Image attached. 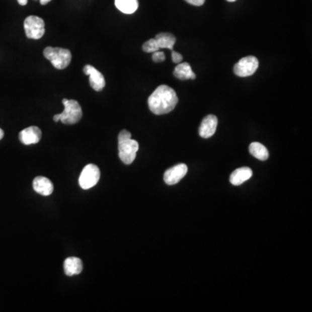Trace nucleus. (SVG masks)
I'll return each mask as SVG.
<instances>
[{
    "mask_svg": "<svg viewBox=\"0 0 312 312\" xmlns=\"http://www.w3.org/2000/svg\"><path fill=\"white\" fill-rule=\"evenodd\" d=\"M153 62H162L163 61H165V54L163 51H160L157 50L155 52H153V56H152Z\"/></svg>",
    "mask_w": 312,
    "mask_h": 312,
    "instance_id": "20",
    "label": "nucleus"
},
{
    "mask_svg": "<svg viewBox=\"0 0 312 312\" xmlns=\"http://www.w3.org/2000/svg\"><path fill=\"white\" fill-rule=\"evenodd\" d=\"M142 50L147 53H153V52H155L161 49H160L159 45L156 42L155 38H152V39H149V40L144 43L143 45H142Z\"/></svg>",
    "mask_w": 312,
    "mask_h": 312,
    "instance_id": "19",
    "label": "nucleus"
},
{
    "mask_svg": "<svg viewBox=\"0 0 312 312\" xmlns=\"http://www.w3.org/2000/svg\"><path fill=\"white\" fill-rule=\"evenodd\" d=\"M51 0H40V4L42 6H45L48 3H50Z\"/></svg>",
    "mask_w": 312,
    "mask_h": 312,
    "instance_id": "25",
    "label": "nucleus"
},
{
    "mask_svg": "<svg viewBox=\"0 0 312 312\" xmlns=\"http://www.w3.org/2000/svg\"><path fill=\"white\" fill-rule=\"evenodd\" d=\"M44 26V19L38 16H29L24 23L26 37L31 39H40L45 33Z\"/></svg>",
    "mask_w": 312,
    "mask_h": 312,
    "instance_id": "5",
    "label": "nucleus"
},
{
    "mask_svg": "<svg viewBox=\"0 0 312 312\" xmlns=\"http://www.w3.org/2000/svg\"><path fill=\"white\" fill-rule=\"evenodd\" d=\"M41 138H42V131L40 128L36 126L28 127L19 133V140L25 145L38 143Z\"/></svg>",
    "mask_w": 312,
    "mask_h": 312,
    "instance_id": "10",
    "label": "nucleus"
},
{
    "mask_svg": "<svg viewBox=\"0 0 312 312\" xmlns=\"http://www.w3.org/2000/svg\"><path fill=\"white\" fill-rule=\"evenodd\" d=\"M155 40L159 45L160 49H169L174 50V45L176 43V38L171 33H159L155 36Z\"/></svg>",
    "mask_w": 312,
    "mask_h": 312,
    "instance_id": "16",
    "label": "nucleus"
},
{
    "mask_svg": "<svg viewBox=\"0 0 312 312\" xmlns=\"http://www.w3.org/2000/svg\"><path fill=\"white\" fill-rule=\"evenodd\" d=\"M250 153L259 161H266L269 158L267 148L259 142H253L249 146Z\"/></svg>",
    "mask_w": 312,
    "mask_h": 312,
    "instance_id": "18",
    "label": "nucleus"
},
{
    "mask_svg": "<svg viewBox=\"0 0 312 312\" xmlns=\"http://www.w3.org/2000/svg\"><path fill=\"white\" fill-rule=\"evenodd\" d=\"M259 60L253 56H246L241 58L235 64L233 71L240 77H247L253 75L259 68Z\"/></svg>",
    "mask_w": 312,
    "mask_h": 312,
    "instance_id": "7",
    "label": "nucleus"
},
{
    "mask_svg": "<svg viewBox=\"0 0 312 312\" xmlns=\"http://www.w3.org/2000/svg\"><path fill=\"white\" fill-rule=\"evenodd\" d=\"M116 8L125 14H132L137 11L138 0H115Z\"/></svg>",
    "mask_w": 312,
    "mask_h": 312,
    "instance_id": "17",
    "label": "nucleus"
},
{
    "mask_svg": "<svg viewBox=\"0 0 312 312\" xmlns=\"http://www.w3.org/2000/svg\"><path fill=\"white\" fill-rule=\"evenodd\" d=\"M84 72L85 74L90 76V85L94 91H103L106 85V83L104 76L100 71H98L93 66L87 64L84 68Z\"/></svg>",
    "mask_w": 312,
    "mask_h": 312,
    "instance_id": "8",
    "label": "nucleus"
},
{
    "mask_svg": "<svg viewBox=\"0 0 312 312\" xmlns=\"http://www.w3.org/2000/svg\"><path fill=\"white\" fill-rule=\"evenodd\" d=\"M228 2H235V1H237V0H226Z\"/></svg>",
    "mask_w": 312,
    "mask_h": 312,
    "instance_id": "27",
    "label": "nucleus"
},
{
    "mask_svg": "<svg viewBox=\"0 0 312 312\" xmlns=\"http://www.w3.org/2000/svg\"><path fill=\"white\" fill-rule=\"evenodd\" d=\"M44 56L57 69H64L71 62V53L69 50L59 47H46Z\"/></svg>",
    "mask_w": 312,
    "mask_h": 312,
    "instance_id": "2",
    "label": "nucleus"
},
{
    "mask_svg": "<svg viewBox=\"0 0 312 312\" xmlns=\"http://www.w3.org/2000/svg\"><path fill=\"white\" fill-rule=\"evenodd\" d=\"M183 59V56L181 54L179 53L177 51H175V50H172V60H173V62H175V63H180V62L182 61Z\"/></svg>",
    "mask_w": 312,
    "mask_h": 312,
    "instance_id": "21",
    "label": "nucleus"
},
{
    "mask_svg": "<svg viewBox=\"0 0 312 312\" xmlns=\"http://www.w3.org/2000/svg\"><path fill=\"white\" fill-rule=\"evenodd\" d=\"M18 2H19L20 6H25L27 2H28V0H18Z\"/></svg>",
    "mask_w": 312,
    "mask_h": 312,
    "instance_id": "23",
    "label": "nucleus"
},
{
    "mask_svg": "<svg viewBox=\"0 0 312 312\" xmlns=\"http://www.w3.org/2000/svg\"><path fill=\"white\" fill-rule=\"evenodd\" d=\"M147 103L151 112L161 116L175 109L178 103V97L176 92L168 85H160L148 97Z\"/></svg>",
    "mask_w": 312,
    "mask_h": 312,
    "instance_id": "1",
    "label": "nucleus"
},
{
    "mask_svg": "<svg viewBox=\"0 0 312 312\" xmlns=\"http://www.w3.org/2000/svg\"><path fill=\"white\" fill-rule=\"evenodd\" d=\"M64 109L60 113V122L63 124L72 125L77 123L83 116L81 105L77 101L69 100L64 98L62 100Z\"/></svg>",
    "mask_w": 312,
    "mask_h": 312,
    "instance_id": "3",
    "label": "nucleus"
},
{
    "mask_svg": "<svg viewBox=\"0 0 312 312\" xmlns=\"http://www.w3.org/2000/svg\"><path fill=\"white\" fill-rule=\"evenodd\" d=\"M217 126H218V118L215 116L209 115L206 116L203 119L199 129L200 136L205 139L212 137V135L215 134Z\"/></svg>",
    "mask_w": 312,
    "mask_h": 312,
    "instance_id": "11",
    "label": "nucleus"
},
{
    "mask_svg": "<svg viewBox=\"0 0 312 312\" xmlns=\"http://www.w3.org/2000/svg\"><path fill=\"white\" fill-rule=\"evenodd\" d=\"M54 122H60V114H57V115H55L53 117Z\"/></svg>",
    "mask_w": 312,
    "mask_h": 312,
    "instance_id": "24",
    "label": "nucleus"
},
{
    "mask_svg": "<svg viewBox=\"0 0 312 312\" xmlns=\"http://www.w3.org/2000/svg\"><path fill=\"white\" fill-rule=\"evenodd\" d=\"M33 188L38 194L43 196H49L53 193V184L52 182L43 176H38L33 181Z\"/></svg>",
    "mask_w": 312,
    "mask_h": 312,
    "instance_id": "12",
    "label": "nucleus"
},
{
    "mask_svg": "<svg viewBox=\"0 0 312 312\" xmlns=\"http://www.w3.org/2000/svg\"><path fill=\"white\" fill-rule=\"evenodd\" d=\"M187 3L195 6V7H200L203 4L205 3V0H185Z\"/></svg>",
    "mask_w": 312,
    "mask_h": 312,
    "instance_id": "22",
    "label": "nucleus"
},
{
    "mask_svg": "<svg viewBox=\"0 0 312 312\" xmlns=\"http://www.w3.org/2000/svg\"><path fill=\"white\" fill-rule=\"evenodd\" d=\"M187 167L185 164H178L168 169L164 174V181L166 184L175 185L184 178L187 175Z\"/></svg>",
    "mask_w": 312,
    "mask_h": 312,
    "instance_id": "9",
    "label": "nucleus"
},
{
    "mask_svg": "<svg viewBox=\"0 0 312 312\" xmlns=\"http://www.w3.org/2000/svg\"><path fill=\"white\" fill-rule=\"evenodd\" d=\"M139 149V144L131 138L118 139L119 158L126 165L133 163Z\"/></svg>",
    "mask_w": 312,
    "mask_h": 312,
    "instance_id": "4",
    "label": "nucleus"
},
{
    "mask_svg": "<svg viewBox=\"0 0 312 312\" xmlns=\"http://www.w3.org/2000/svg\"><path fill=\"white\" fill-rule=\"evenodd\" d=\"M63 269L67 276L80 274L83 271V262L79 258L69 257L64 260Z\"/></svg>",
    "mask_w": 312,
    "mask_h": 312,
    "instance_id": "13",
    "label": "nucleus"
},
{
    "mask_svg": "<svg viewBox=\"0 0 312 312\" xmlns=\"http://www.w3.org/2000/svg\"><path fill=\"white\" fill-rule=\"evenodd\" d=\"M101 172L99 168L94 164H89L85 166L83 169L80 177H79V185L83 189L88 190L95 187L100 180Z\"/></svg>",
    "mask_w": 312,
    "mask_h": 312,
    "instance_id": "6",
    "label": "nucleus"
},
{
    "mask_svg": "<svg viewBox=\"0 0 312 312\" xmlns=\"http://www.w3.org/2000/svg\"><path fill=\"white\" fill-rule=\"evenodd\" d=\"M252 176H253L252 169L247 167H244L232 172L230 176V182L234 186H240L243 184L244 182L248 181Z\"/></svg>",
    "mask_w": 312,
    "mask_h": 312,
    "instance_id": "14",
    "label": "nucleus"
},
{
    "mask_svg": "<svg viewBox=\"0 0 312 312\" xmlns=\"http://www.w3.org/2000/svg\"><path fill=\"white\" fill-rule=\"evenodd\" d=\"M175 77L180 80H189V79H195L196 75L194 74L193 69L191 68L190 64L187 62H182L176 66L174 71Z\"/></svg>",
    "mask_w": 312,
    "mask_h": 312,
    "instance_id": "15",
    "label": "nucleus"
},
{
    "mask_svg": "<svg viewBox=\"0 0 312 312\" xmlns=\"http://www.w3.org/2000/svg\"><path fill=\"white\" fill-rule=\"evenodd\" d=\"M4 137V131L0 128V140Z\"/></svg>",
    "mask_w": 312,
    "mask_h": 312,
    "instance_id": "26",
    "label": "nucleus"
}]
</instances>
